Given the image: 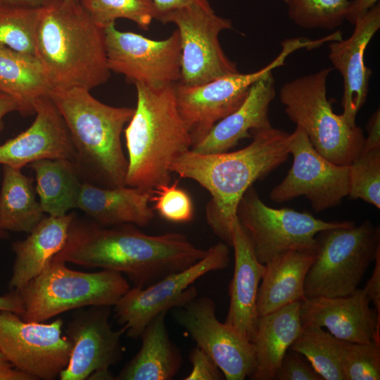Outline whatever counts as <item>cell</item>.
Segmentation results:
<instances>
[{
	"mask_svg": "<svg viewBox=\"0 0 380 380\" xmlns=\"http://www.w3.org/2000/svg\"><path fill=\"white\" fill-rule=\"evenodd\" d=\"M0 311H10L21 316L24 312V305L18 290L0 296Z\"/></svg>",
	"mask_w": 380,
	"mask_h": 380,
	"instance_id": "7bdbcfd3",
	"label": "cell"
},
{
	"mask_svg": "<svg viewBox=\"0 0 380 380\" xmlns=\"http://www.w3.org/2000/svg\"><path fill=\"white\" fill-rule=\"evenodd\" d=\"M13 111L18 112L16 101L8 94L0 91V131L4 127V118Z\"/></svg>",
	"mask_w": 380,
	"mask_h": 380,
	"instance_id": "f6af8a7d",
	"label": "cell"
},
{
	"mask_svg": "<svg viewBox=\"0 0 380 380\" xmlns=\"http://www.w3.org/2000/svg\"><path fill=\"white\" fill-rule=\"evenodd\" d=\"M300 301L259 317L253 344L255 367L250 379H276L282 359L302 329Z\"/></svg>",
	"mask_w": 380,
	"mask_h": 380,
	"instance_id": "484cf974",
	"label": "cell"
},
{
	"mask_svg": "<svg viewBox=\"0 0 380 380\" xmlns=\"http://www.w3.org/2000/svg\"><path fill=\"white\" fill-rule=\"evenodd\" d=\"M288 15L305 29L334 30L346 19L348 0H284Z\"/></svg>",
	"mask_w": 380,
	"mask_h": 380,
	"instance_id": "836d02e7",
	"label": "cell"
},
{
	"mask_svg": "<svg viewBox=\"0 0 380 380\" xmlns=\"http://www.w3.org/2000/svg\"><path fill=\"white\" fill-rule=\"evenodd\" d=\"M312 40L286 39L279 54L267 65L250 73H236L194 86L175 84L178 112L190 134L192 146L200 142L220 120L235 111L244 101L250 87L298 49H311ZM192 148V147H191Z\"/></svg>",
	"mask_w": 380,
	"mask_h": 380,
	"instance_id": "9c48e42d",
	"label": "cell"
},
{
	"mask_svg": "<svg viewBox=\"0 0 380 380\" xmlns=\"http://www.w3.org/2000/svg\"><path fill=\"white\" fill-rule=\"evenodd\" d=\"M192 365L185 380H222L224 376L214 360L198 346L192 348L189 355Z\"/></svg>",
	"mask_w": 380,
	"mask_h": 380,
	"instance_id": "f35d334b",
	"label": "cell"
},
{
	"mask_svg": "<svg viewBox=\"0 0 380 380\" xmlns=\"http://www.w3.org/2000/svg\"><path fill=\"white\" fill-rule=\"evenodd\" d=\"M343 380H379L380 344L347 342L342 354Z\"/></svg>",
	"mask_w": 380,
	"mask_h": 380,
	"instance_id": "d590c367",
	"label": "cell"
},
{
	"mask_svg": "<svg viewBox=\"0 0 380 380\" xmlns=\"http://www.w3.org/2000/svg\"><path fill=\"white\" fill-rule=\"evenodd\" d=\"M284 356L277 370V380H324L301 355L291 350Z\"/></svg>",
	"mask_w": 380,
	"mask_h": 380,
	"instance_id": "74e56055",
	"label": "cell"
},
{
	"mask_svg": "<svg viewBox=\"0 0 380 380\" xmlns=\"http://www.w3.org/2000/svg\"><path fill=\"white\" fill-rule=\"evenodd\" d=\"M377 1L379 0H354L350 1L346 14V19L354 24L375 6Z\"/></svg>",
	"mask_w": 380,
	"mask_h": 380,
	"instance_id": "ee69618b",
	"label": "cell"
},
{
	"mask_svg": "<svg viewBox=\"0 0 380 380\" xmlns=\"http://www.w3.org/2000/svg\"><path fill=\"white\" fill-rule=\"evenodd\" d=\"M362 289L339 297L306 298L300 305L302 326L327 328L335 337L350 343L380 344V317L369 307Z\"/></svg>",
	"mask_w": 380,
	"mask_h": 380,
	"instance_id": "d6986e66",
	"label": "cell"
},
{
	"mask_svg": "<svg viewBox=\"0 0 380 380\" xmlns=\"http://www.w3.org/2000/svg\"><path fill=\"white\" fill-rule=\"evenodd\" d=\"M110 306L76 309L66 328L72 344L70 359L60 373L61 380L113 379L109 368L121 357L120 337L109 322Z\"/></svg>",
	"mask_w": 380,
	"mask_h": 380,
	"instance_id": "e0dca14e",
	"label": "cell"
},
{
	"mask_svg": "<svg viewBox=\"0 0 380 380\" xmlns=\"http://www.w3.org/2000/svg\"><path fill=\"white\" fill-rule=\"evenodd\" d=\"M51 89L35 56L0 46V91L16 101L21 115L34 113V102L49 95Z\"/></svg>",
	"mask_w": 380,
	"mask_h": 380,
	"instance_id": "83f0119b",
	"label": "cell"
},
{
	"mask_svg": "<svg viewBox=\"0 0 380 380\" xmlns=\"http://www.w3.org/2000/svg\"><path fill=\"white\" fill-rule=\"evenodd\" d=\"M44 0H0V4L23 7L39 8L43 5Z\"/></svg>",
	"mask_w": 380,
	"mask_h": 380,
	"instance_id": "7dc6e473",
	"label": "cell"
},
{
	"mask_svg": "<svg viewBox=\"0 0 380 380\" xmlns=\"http://www.w3.org/2000/svg\"><path fill=\"white\" fill-rule=\"evenodd\" d=\"M352 199H362L380 208V148L361 152L349 165Z\"/></svg>",
	"mask_w": 380,
	"mask_h": 380,
	"instance_id": "e575fe53",
	"label": "cell"
},
{
	"mask_svg": "<svg viewBox=\"0 0 380 380\" xmlns=\"http://www.w3.org/2000/svg\"><path fill=\"white\" fill-rule=\"evenodd\" d=\"M158 15L182 8L183 6L198 4L204 7H211L208 0H153Z\"/></svg>",
	"mask_w": 380,
	"mask_h": 380,
	"instance_id": "b9f144b4",
	"label": "cell"
},
{
	"mask_svg": "<svg viewBox=\"0 0 380 380\" xmlns=\"http://www.w3.org/2000/svg\"><path fill=\"white\" fill-rule=\"evenodd\" d=\"M207 253L183 234L153 236L133 224L105 227L76 215L52 260L123 273L134 286L145 288L186 269Z\"/></svg>",
	"mask_w": 380,
	"mask_h": 380,
	"instance_id": "6da1fadb",
	"label": "cell"
},
{
	"mask_svg": "<svg viewBox=\"0 0 380 380\" xmlns=\"http://www.w3.org/2000/svg\"><path fill=\"white\" fill-rule=\"evenodd\" d=\"M134 85L137 106L125 129L128 152L125 184L151 191L170 183V165L191 150L192 141L177 110L175 84Z\"/></svg>",
	"mask_w": 380,
	"mask_h": 380,
	"instance_id": "5b68a950",
	"label": "cell"
},
{
	"mask_svg": "<svg viewBox=\"0 0 380 380\" xmlns=\"http://www.w3.org/2000/svg\"><path fill=\"white\" fill-rule=\"evenodd\" d=\"M178 181L172 184H163L152 190L150 202L153 210L163 219L173 222H187L192 220L194 207L189 195L177 186Z\"/></svg>",
	"mask_w": 380,
	"mask_h": 380,
	"instance_id": "8d00e7d4",
	"label": "cell"
},
{
	"mask_svg": "<svg viewBox=\"0 0 380 380\" xmlns=\"http://www.w3.org/2000/svg\"><path fill=\"white\" fill-rule=\"evenodd\" d=\"M327 68L286 82L279 99L289 118L300 127L315 150L329 161L349 166L362 151L363 132L334 112L327 98Z\"/></svg>",
	"mask_w": 380,
	"mask_h": 380,
	"instance_id": "8992f818",
	"label": "cell"
},
{
	"mask_svg": "<svg viewBox=\"0 0 380 380\" xmlns=\"http://www.w3.org/2000/svg\"><path fill=\"white\" fill-rule=\"evenodd\" d=\"M3 167L0 224L6 232L30 233L45 217L36 199L34 181L20 169Z\"/></svg>",
	"mask_w": 380,
	"mask_h": 380,
	"instance_id": "f546056e",
	"label": "cell"
},
{
	"mask_svg": "<svg viewBox=\"0 0 380 380\" xmlns=\"http://www.w3.org/2000/svg\"><path fill=\"white\" fill-rule=\"evenodd\" d=\"M289 149L293 162L270 198L281 203L299 196L307 198L316 212L338 205L350 191L349 166L334 164L321 156L305 132L296 126L289 134Z\"/></svg>",
	"mask_w": 380,
	"mask_h": 380,
	"instance_id": "5bb4252c",
	"label": "cell"
},
{
	"mask_svg": "<svg viewBox=\"0 0 380 380\" xmlns=\"http://www.w3.org/2000/svg\"><path fill=\"white\" fill-rule=\"evenodd\" d=\"M229 246L219 242L208 249L202 259L185 270L172 273L145 288H130L113 305L115 317L123 324L127 336L140 337L149 322L198 296L192 284L204 274L227 267Z\"/></svg>",
	"mask_w": 380,
	"mask_h": 380,
	"instance_id": "8fae6325",
	"label": "cell"
},
{
	"mask_svg": "<svg viewBox=\"0 0 380 380\" xmlns=\"http://www.w3.org/2000/svg\"><path fill=\"white\" fill-rule=\"evenodd\" d=\"M275 93L270 71L250 87L244 101L235 111L217 122L191 150L201 154L226 152L240 140L252 137L251 130L272 127L268 112Z\"/></svg>",
	"mask_w": 380,
	"mask_h": 380,
	"instance_id": "7402d4cb",
	"label": "cell"
},
{
	"mask_svg": "<svg viewBox=\"0 0 380 380\" xmlns=\"http://www.w3.org/2000/svg\"><path fill=\"white\" fill-rule=\"evenodd\" d=\"M232 246L234 251V267L229 286V307L224 323L253 342L259 319L257 296L265 265L258 260L238 218L233 224Z\"/></svg>",
	"mask_w": 380,
	"mask_h": 380,
	"instance_id": "44dd1931",
	"label": "cell"
},
{
	"mask_svg": "<svg viewBox=\"0 0 380 380\" xmlns=\"http://www.w3.org/2000/svg\"><path fill=\"white\" fill-rule=\"evenodd\" d=\"M7 232L4 230L0 224V239H4L7 236Z\"/></svg>",
	"mask_w": 380,
	"mask_h": 380,
	"instance_id": "681fc988",
	"label": "cell"
},
{
	"mask_svg": "<svg viewBox=\"0 0 380 380\" xmlns=\"http://www.w3.org/2000/svg\"><path fill=\"white\" fill-rule=\"evenodd\" d=\"M252 141L232 152L201 154L191 150L170 166L172 173L196 181L211 195L206 221L213 233L232 246L239 203L249 187L284 163L290 153L289 133L273 127L251 131Z\"/></svg>",
	"mask_w": 380,
	"mask_h": 380,
	"instance_id": "7a4b0ae2",
	"label": "cell"
},
{
	"mask_svg": "<svg viewBox=\"0 0 380 380\" xmlns=\"http://www.w3.org/2000/svg\"><path fill=\"white\" fill-rule=\"evenodd\" d=\"M350 37L331 42L329 58L341 75L343 92L342 115L355 125L358 111L365 103L372 70L365 63V52L371 39L380 28V6H374L355 23Z\"/></svg>",
	"mask_w": 380,
	"mask_h": 380,
	"instance_id": "ffe728a7",
	"label": "cell"
},
{
	"mask_svg": "<svg viewBox=\"0 0 380 380\" xmlns=\"http://www.w3.org/2000/svg\"><path fill=\"white\" fill-rule=\"evenodd\" d=\"M167 312L153 317L139 338L141 346L116 376L119 380H170L182 362L179 350L171 341L165 318Z\"/></svg>",
	"mask_w": 380,
	"mask_h": 380,
	"instance_id": "4316f807",
	"label": "cell"
},
{
	"mask_svg": "<svg viewBox=\"0 0 380 380\" xmlns=\"http://www.w3.org/2000/svg\"><path fill=\"white\" fill-rule=\"evenodd\" d=\"M36 177L40 205L49 215L60 217L77 208L83 184L75 164L67 159H43L29 165Z\"/></svg>",
	"mask_w": 380,
	"mask_h": 380,
	"instance_id": "f1b7e54d",
	"label": "cell"
},
{
	"mask_svg": "<svg viewBox=\"0 0 380 380\" xmlns=\"http://www.w3.org/2000/svg\"><path fill=\"white\" fill-rule=\"evenodd\" d=\"M367 137L365 139L362 152L380 148V110H376L367 125Z\"/></svg>",
	"mask_w": 380,
	"mask_h": 380,
	"instance_id": "60d3db41",
	"label": "cell"
},
{
	"mask_svg": "<svg viewBox=\"0 0 380 380\" xmlns=\"http://www.w3.org/2000/svg\"><path fill=\"white\" fill-rule=\"evenodd\" d=\"M83 88L51 89L52 100L70 132L75 164L83 182L103 188L125 186L127 160L121 134L134 108L115 107Z\"/></svg>",
	"mask_w": 380,
	"mask_h": 380,
	"instance_id": "277c9868",
	"label": "cell"
},
{
	"mask_svg": "<svg viewBox=\"0 0 380 380\" xmlns=\"http://www.w3.org/2000/svg\"><path fill=\"white\" fill-rule=\"evenodd\" d=\"M215 309L213 299L196 296L171 310L175 322L214 360L225 379L250 377L255 367L253 343L220 322Z\"/></svg>",
	"mask_w": 380,
	"mask_h": 380,
	"instance_id": "2e32d148",
	"label": "cell"
},
{
	"mask_svg": "<svg viewBox=\"0 0 380 380\" xmlns=\"http://www.w3.org/2000/svg\"><path fill=\"white\" fill-rule=\"evenodd\" d=\"M374 261L372 274L362 290L374 305L375 310L380 317V250L377 252Z\"/></svg>",
	"mask_w": 380,
	"mask_h": 380,
	"instance_id": "ab89813d",
	"label": "cell"
},
{
	"mask_svg": "<svg viewBox=\"0 0 380 380\" xmlns=\"http://www.w3.org/2000/svg\"><path fill=\"white\" fill-rule=\"evenodd\" d=\"M34 56L52 89L91 90L110 77L105 30L78 0H44Z\"/></svg>",
	"mask_w": 380,
	"mask_h": 380,
	"instance_id": "3957f363",
	"label": "cell"
},
{
	"mask_svg": "<svg viewBox=\"0 0 380 380\" xmlns=\"http://www.w3.org/2000/svg\"><path fill=\"white\" fill-rule=\"evenodd\" d=\"M347 341L317 326H302L290 350L305 356L324 380H343L341 358Z\"/></svg>",
	"mask_w": 380,
	"mask_h": 380,
	"instance_id": "4dcf8cb0",
	"label": "cell"
},
{
	"mask_svg": "<svg viewBox=\"0 0 380 380\" xmlns=\"http://www.w3.org/2000/svg\"><path fill=\"white\" fill-rule=\"evenodd\" d=\"M314 258L315 251H291L265 264L257 296L259 317L306 299L304 283Z\"/></svg>",
	"mask_w": 380,
	"mask_h": 380,
	"instance_id": "d4e9b609",
	"label": "cell"
},
{
	"mask_svg": "<svg viewBox=\"0 0 380 380\" xmlns=\"http://www.w3.org/2000/svg\"><path fill=\"white\" fill-rule=\"evenodd\" d=\"M63 322H27L10 311H0V352L15 368L36 379L59 376L70 359L72 344L62 335Z\"/></svg>",
	"mask_w": 380,
	"mask_h": 380,
	"instance_id": "4fadbf2b",
	"label": "cell"
},
{
	"mask_svg": "<svg viewBox=\"0 0 380 380\" xmlns=\"http://www.w3.org/2000/svg\"><path fill=\"white\" fill-rule=\"evenodd\" d=\"M108 66L128 82L150 87L174 84L181 77L180 39L176 29L163 40H153L132 32L105 29Z\"/></svg>",
	"mask_w": 380,
	"mask_h": 380,
	"instance_id": "9a60e30c",
	"label": "cell"
},
{
	"mask_svg": "<svg viewBox=\"0 0 380 380\" xmlns=\"http://www.w3.org/2000/svg\"><path fill=\"white\" fill-rule=\"evenodd\" d=\"M0 380H34L30 375L12 365L0 367Z\"/></svg>",
	"mask_w": 380,
	"mask_h": 380,
	"instance_id": "bcb514c9",
	"label": "cell"
},
{
	"mask_svg": "<svg viewBox=\"0 0 380 380\" xmlns=\"http://www.w3.org/2000/svg\"><path fill=\"white\" fill-rule=\"evenodd\" d=\"M75 213L63 216L49 215L24 240L12 243L15 258L9 281L10 290H19L41 273L52 258L63 248Z\"/></svg>",
	"mask_w": 380,
	"mask_h": 380,
	"instance_id": "cb8c5ba5",
	"label": "cell"
},
{
	"mask_svg": "<svg viewBox=\"0 0 380 380\" xmlns=\"http://www.w3.org/2000/svg\"><path fill=\"white\" fill-rule=\"evenodd\" d=\"M236 215L258 260L264 265L288 251H315L319 232L354 224L327 222L305 212L271 208L263 203L253 186L243 195Z\"/></svg>",
	"mask_w": 380,
	"mask_h": 380,
	"instance_id": "30bf717a",
	"label": "cell"
},
{
	"mask_svg": "<svg viewBox=\"0 0 380 380\" xmlns=\"http://www.w3.org/2000/svg\"><path fill=\"white\" fill-rule=\"evenodd\" d=\"M33 108L36 117L32 124L0 144V165L21 170L43 159L75 162V149L70 132L50 97L38 98Z\"/></svg>",
	"mask_w": 380,
	"mask_h": 380,
	"instance_id": "ac0fdd59",
	"label": "cell"
},
{
	"mask_svg": "<svg viewBox=\"0 0 380 380\" xmlns=\"http://www.w3.org/2000/svg\"><path fill=\"white\" fill-rule=\"evenodd\" d=\"M152 190L122 186L103 188L83 182L77 208L96 223L110 227L133 224L148 225L154 217L149 206Z\"/></svg>",
	"mask_w": 380,
	"mask_h": 380,
	"instance_id": "603a6c76",
	"label": "cell"
},
{
	"mask_svg": "<svg viewBox=\"0 0 380 380\" xmlns=\"http://www.w3.org/2000/svg\"><path fill=\"white\" fill-rule=\"evenodd\" d=\"M42 6L0 4V46L34 56L35 38Z\"/></svg>",
	"mask_w": 380,
	"mask_h": 380,
	"instance_id": "1f68e13d",
	"label": "cell"
},
{
	"mask_svg": "<svg viewBox=\"0 0 380 380\" xmlns=\"http://www.w3.org/2000/svg\"><path fill=\"white\" fill-rule=\"evenodd\" d=\"M315 258L306 275V298L352 293L380 250V229L369 220L331 228L315 236Z\"/></svg>",
	"mask_w": 380,
	"mask_h": 380,
	"instance_id": "ba28073f",
	"label": "cell"
},
{
	"mask_svg": "<svg viewBox=\"0 0 380 380\" xmlns=\"http://www.w3.org/2000/svg\"><path fill=\"white\" fill-rule=\"evenodd\" d=\"M82 8L99 26L106 28L119 18L134 22L148 30L158 11L153 0H78Z\"/></svg>",
	"mask_w": 380,
	"mask_h": 380,
	"instance_id": "d6a6232c",
	"label": "cell"
},
{
	"mask_svg": "<svg viewBox=\"0 0 380 380\" xmlns=\"http://www.w3.org/2000/svg\"><path fill=\"white\" fill-rule=\"evenodd\" d=\"M11 365L0 352V367Z\"/></svg>",
	"mask_w": 380,
	"mask_h": 380,
	"instance_id": "c3c4849f",
	"label": "cell"
},
{
	"mask_svg": "<svg viewBox=\"0 0 380 380\" xmlns=\"http://www.w3.org/2000/svg\"><path fill=\"white\" fill-rule=\"evenodd\" d=\"M163 23L177 25L181 46V77L189 86L240 72L225 55L219 34L232 28L230 20L218 16L212 7L191 4L163 13Z\"/></svg>",
	"mask_w": 380,
	"mask_h": 380,
	"instance_id": "7c38bea8",
	"label": "cell"
},
{
	"mask_svg": "<svg viewBox=\"0 0 380 380\" xmlns=\"http://www.w3.org/2000/svg\"><path fill=\"white\" fill-rule=\"evenodd\" d=\"M130 289L122 274L102 270L83 272L51 260L39 274L18 290L27 322H44L63 312L89 306H113Z\"/></svg>",
	"mask_w": 380,
	"mask_h": 380,
	"instance_id": "52a82bcc",
	"label": "cell"
}]
</instances>
